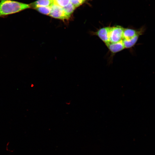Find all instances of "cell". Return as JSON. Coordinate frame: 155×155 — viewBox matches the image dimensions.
<instances>
[{
	"mask_svg": "<svg viewBox=\"0 0 155 155\" xmlns=\"http://www.w3.org/2000/svg\"><path fill=\"white\" fill-rule=\"evenodd\" d=\"M30 7V5L16 1L0 0V17H4Z\"/></svg>",
	"mask_w": 155,
	"mask_h": 155,
	"instance_id": "obj_1",
	"label": "cell"
},
{
	"mask_svg": "<svg viewBox=\"0 0 155 155\" xmlns=\"http://www.w3.org/2000/svg\"><path fill=\"white\" fill-rule=\"evenodd\" d=\"M124 28L117 26H111L109 33V42H119L123 39Z\"/></svg>",
	"mask_w": 155,
	"mask_h": 155,
	"instance_id": "obj_2",
	"label": "cell"
},
{
	"mask_svg": "<svg viewBox=\"0 0 155 155\" xmlns=\"http://www.w3.org/2000/svg\"><path fill=\"white\" fill-rule=\"evenodd\" d=\"M50 7L51 11L49 16L51 17L63 20H68L70 18V16L66 13L62 7L53 4Z\"/></svg>",
	"mask_w": 155,
	"mask_h": 155,
	"instance_id": "obj_3",
	"label": "cell"
},
{
	"mask_svg": "<svg viewBox=\"0 0 155 155\" xmlns=\"http://www.w3.org/2000/svg\"><path fill=\"white\" fill-rule=\"evenodd\" d=\"M146 29V27L144 26L137 29L124 28L123 39H129L138 34H141L142 35L144 33Z\"/></svg>",
	"mask_w": 155,
	"mask_h": 155,
	"instance_id": "obj_4",
	"label": "cell"
},
{
	"mask_svg": "<svg viewBox=\"0 0 155 155\" xmlns=\"http://www.w3.org/2000/svg\"><path fill=\"white\" fill-rule=\"evenodd\" d=\"M111 26L102 28L95 32H92V35L98 37L105 44L109 42V33Z\"/></svg>",
	"mask_w": 155,
	"mask_h": 155,
	"instance_id": "obj_5",
	"label": "cell"
},
{
	"mask_svg": "<svg viewBox=\"0 0 155 155\" xmlns=\"http://www.w3.org/2000/svg\"><path fill=\"white\" fill-rule=\"evenodd\" d=\"M109 50L114 54L120 52L125 49L123 40L116 42H109L105 44Z\"/></svg>",
	"mask_w": 155,
	"mask_h": 155,
	"instance_id": "obj_6",
	"label": "cell"
},
{
	"mask_svg": "<svg viewBox=\"0 0 155 155\" xmlns=\"http://www.w3.org/2000/svg\"><path fill=\"white\" fill-rule=\"evenodd\" d=\"M141 35H142L141 34H138L129 39H123L125 49L131 48L134 46L137 42L140 36Z\"/></svg>",
	"mask_w": 155,
	"mask_h": 155,
	"instance_id": "obj_7",
	"label": "cell"
},
{
	"mask_svg": "<svg viewBox=\"0 0 155 155\" xmlns=\"http://www.w3.org/2000/svg\"><path fill=\"white\" fill-rule=\"evenodd\" d=\"M53 4L52 0H38L30 5L35 8L39 7L51 6Z\"/></svg>",
	"mask_w": 155,
	"mask_h": 155,
	"instance_id": "obj_8",
	"label": "cell"
},
{
	"mask_svg": "<svg viewBox=\"0 0 155 155\" xmlns=\"http://www.w3.org/2000/svg\"><path fill=\"white\" fill-rule=\"evenodd\" d=\"M35 9L42 13L48 15L50 14L51 11L50 6L39 7H36Z\"/></svg>",
	"mask_w": 155,
	"mask_h": 155,
	"instance_id": "obj_9",
	"label": "cell"
},
{
	"mask_svg": "<svg viewBox=\"0 0 155 155\" xmlns=\"http://www.w3.org/2000/svg\"><path fill=\"white\" fill-rule=\"evenodd\" d=\"M62 8L66 13L69 16H70L75 8L70 2L67 5Z\"/></svg>",
	"mask_w": 155,
	"mask_h": 155,
	"instance_id": "obj_10",
	"label": "cell"
},
{
	"mask_svg": "<svg viewBox=\"0 0 155 155\" xmlns=\"http://www.w3.org/2000/svg\"><path fill=\"white\" fill-rule=\"evenodd\" d=\"M53 4L62 7L67 5L70 2V0H52Z\"/></svg>",
	"mask_w": 155,
	"mask_h": 155,
	"instance_id": "obj_11",
	"label": "cell"
},
{
	"mask_svg": "<svg viewBox=\"0 0 155 155\" xmlns=\"http://www.w3.org/2000/svg\"><path fill=\"white\" fill-rule=\"evenodd\" d=\"M85 0H70V2L76 8L81 5Z\"/></svg>",
	"mask_w": 155,
	"mask_h": 155,
	"instance_id": "obj_12",
	"label": "cell"
},
{
	"mask_svg": "<svg viewBox=\"0 0 155 155\" xmlns=\"http://www.w3.org/2000/svg\"></svg>",
	"mask_w": 155,
	"mask_h": 155,
	"instance_id": "obj_13",
	"label": "cell"
}]
</instances>
